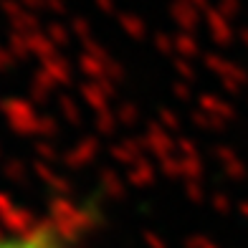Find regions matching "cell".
<instances>
[{"label":"cell","mask_w":248,"mask_h":248,"mask_svg":"<svg viewBox=\"0 0 248 248\" xmlns=\"http://www.w3.org/2000/svg\"><path fill=\"white\" fill-rule=\"evenodd\" d=\"M81 220L78 218H48L28 231L0 235V248H78L81 246Z\"/></svg>","instance_id":"cell-1"}]
</instances>
